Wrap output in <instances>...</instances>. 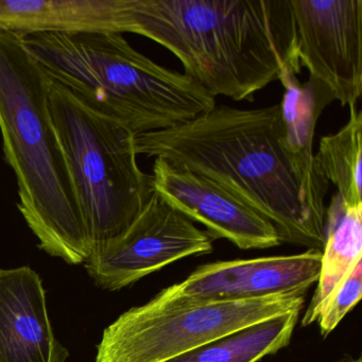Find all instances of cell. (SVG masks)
I'll return each instance as SVG.
<instances>
[{"label": "cell", "mask_w": 362, "mask_h": 362, "mask_svg": "<svg viewBox=\"0 0 362 362\" xmlns=\"http://www.w3.org/2000/svg\"><path fill=\"white\" fill-rule=\"evenodd\" d=\"M137 156L207 177L268 219L281 243L322 251L329 182L286 139L281 105H215L167 130L135 136Z\"/></svg>", "instance_id": "cell-1"}, {"label": "cell", "mask_w": 362, "mask_h": 362, "mask_svg": "<svg viewBox=\"0 0 362 362\" xmlns=\"http://www.w3.org/2000/svg\"><path fill=\"white\" fill-rule=\"evenodd\" d=\"M124 14L126 33L166 48L215 98L253 101L302 71L291 0H124Z\"/></svg>", "instance_id": "cell-2"}, {"label": "cell", "mask_w": 362, "mask_h": 362, "mask_svg": "<svg viewBox=\"0 0 362 362\" xmlns=\"http://www.w3.org/2000/svg\"><path fill=\"white\" fill-rule=\"evenodd\" d=\"M48 82L24 37L0 29V132L16 175L18 209L40 249L79 264L93 243L50 115Z\"/></svg>", "instance_id": "cell-3"}, {"label": "cell", "mask_w": 362, "mask_h": 362, "mask_svg": "<svg viewBox=\"0 0 362 362\" xmlns=\"http://www.w3.org/2000/svg\"><path fill=\"white\" fill-rule=\"evenodd\" d=\"M23 37L50 79L135 136L173 128L215 107V97L196 80L150 60L122 33H45Z\"/></svg>", "instance_id": "cell-4"}, {"label": "cell", "mask_w": 362, "mask_h": 362, "mask_svg": "<svg viewBox=\"0 0 362 362\" xmlns=\"http://www.w3.org/2000/svg\"><path fill=\"white\" fill-rule=\"evenodd\" d=\"M48 107L93 247L120 236L153 194L135 135L50 79Z\"/></svg>", "instance_id": "cell-5"}, {"label": "cell", "mask_w": 362, "mask_h": 362, "mask_svg": "<svg viewBox=\"0 0 362 362\" xmlns=\"http://www.w3.org/2000/svg\"><path fill=\"white\" fill-rule=\"evenodd\" d=\"M305 291L217 302L154 296L122 313L103 330L96 362H166L224 334L303 309Z\"/></svg>", "instance_id": "cell-6"}, {"label": "cell", "mask_w": 362, "mask_h": 362, "mask_svg": "<svg viewBox=\"0 0 362 362\" xmlns=\"http://www.w3.org/2000/svg\"><path fill=\"white\" fill-rule=\"evenodd\" d=\"M214 240L153 192L120 236L93 247L86 268L98 287L116 291L177 260L211 253Z\"/></svg>", "instance_id": "cell-7"}, {"label": "cell", "mask_w": 362, "mask_h": 362, "mask_svg": "<svg viewBox=\"0 0 362 362\" xmlns=\"http://www.w3.org/2000/svg\"><path fill=\"white\" fill-rule=\"evenodd\" d=\"M300 66L341 107L362 94V0H291Z\"/></svg>", "instance_id": "cell-8"}, {"label": "cell", "mask_w": 362, "mask_h": 362, "mask_svg": "<svg viewBox=\"0 0 362 362\" xmlns=\"http://www.w3.org/2000/svg\"><path fill=\"white\" fill-rule=\"evenodd\" d=\"M322 251L228 260L199 267L187 279L160 291L166 300L217 302L308 291L321 272Z\"/></svg>", "instance_id": "cell-9"}, {"label": "cell", "mask_w": 362, "mask_h": 362, "mask_svg": "<svg viewBox=\"0 0 362 362\" xmlns=\"http://www.w3.org/2000/svg\"><path fill=\"white\" fill-rule=\"evenodd\" d=\"M153 192L214 239H226L243 250L281 245L273 224L207 177L156 158L152 167Z\"/></svg>", "instance_id": "cell-10"}, {"label": "cell", "mask_w": 362, "mask_h": 362, "mask_svg": "<svg viewBox=\"0 0 362 362\" xmlns=\"http://www.w3.org/2000/svg\"><path fill=\"white\" fill-rule=\"evenodd\" d=\"M56 338L40 275L30 267L0 269V362H66Z\"/></svg>", "instance_id": "cell-11"}, {"label": "cell", "mask_w": 362, "mask_h": 362, "mask_svg": "<svg viewBox=\"0 0 362 362\" xmlns=\"http://www.w3.org/2000/svg\"><path fill=\"white\" fill-rule=\"evenodd\" d=\"M0 29L22 37L45 33H126L124 0H0Z\"/></svg>", "instance_id": "cell-12"}, {"label": "cell", "mask_w": 362, "mask_h": 362, "mask_svg": "<svg viewBox=\"0 0 362 362\" xmlns=\"http://www.w3.org/2000/svg\"><path fill=\"white\" fill-rule=\"evenodd\" d=\"M362 260V203L349 205L334 194L326 207L325 243L317 288L303 317V326L315 323L332 290Z\"/></svg>", "instance_id": "cell-13"}, {"label": "cell", "mask_w": 362, "mask_h": 362, "mask_svg": "<svg viewBox=\"0 0 362 362\" xmlns=\"http://www.w3.org/2000/svg\"><path fill=\"white\" fill-rule=\"evenodd\" d=\"M303 309L269 317L166 362H258L287 346Z\"/></svg>", "instance_id": "cell-14"}, {"label": "cell", "mask_w": 362, "mask_h": 362, "mask_svg": "<svg viewBox=\"0 0 362 362\" xmlns=\"http://www.w3.org/2000/svg\"><path fill=\"white\" fill-rule=\"evenodd\" d=\"M349 107V122L334 134L322 137L315 158L341 199L358 205L362 203V113L357 105Z\"/></svg>", "instance_id": "cell-15"}, {"label": "cell", "mask_w": 362, "mask_h": 362, "mask_svg": "<svg viewBox=\"0 0 362 362\" xmlns=\"http://www.w3.org/2000/svg\"><path fill=\"white\" fill-rule=\"evenodd\" d=\"M279 81L285 90L279 105L288 144L298 153L313 158V139L320 116L336 99L325 84L313 77L302 83L296 74L284 73Z\"/></svg>", "instance_id": "cell-16"}, {"label": "cell", "mask_w": 362, "mask_h": 362, "mask_svg": "<svg viewBox=\"0 0 362 362\" xmlns=\"http://www.w3.org/2000/svg\"><path fill=\"white\" fill-rule=\"evenodd\" d=\"M362 296V260L358 262L336 286L320 311V330L328 336L343 317L359 302Z\"/></svg>", "instance_id": "cell-17"}, {"label": "cell", "mask_w": 362, "mask_h": 362, "mask_svg": "<svg viewBox=\"0 0 362 362\" xmlns=\"http://www.w3.org/2000/svg\"><path fill=\"white\" fill-rule=\"evenodd\" d=\"M339 362H362L361 357L354 358L351 356H345Z\"/></svg>", "instance_id": "cell-18"}]
</instances>
